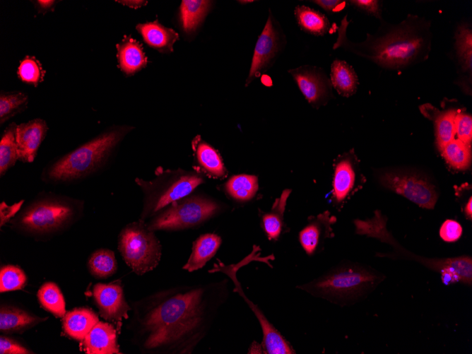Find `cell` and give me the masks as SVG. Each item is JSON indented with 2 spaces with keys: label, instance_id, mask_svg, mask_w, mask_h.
<instances>
[{
  "label": "cell",
  "instance_id": "cell-1",
  "mask_svg": "<svg viewBox=\"0 0 472 354\" xmlns=\"http://www.w3.org/2000/svg\"><path fill=\"white\" fill-rule=\"evenodd\" d=\"M228 297V281L178 285L159 294L138 321L146 350L192 353Z\"/></svg>",
  "mask_w": 472,
  "mask_h": 354
},
{
  "label": "cell",
  "instance_id": "cell-2",
  "mask_svg": "<svg viewBox=\"0 0 472 354\" xmlns=\"http://www.w3.org/2000/svg\"><path fill=\"white\" fill-rule=\"evenodd\" d=\"M132 127H112L47 164L40 179L50 184H68L88 179L107 164L112 152Z\"/></svg>",
  "mask_w": 472,
  "mask_h": 354
},
{
  "label": "cell",
  "instance_id": "cell-3",
  "mask_svg": "<svg viewBox=\"0 0 472 354\" xmlns=\"http://www.w3.org/2000/svg\"><path fill=\"white\" fill-rule=\"evenodd\" d=\"M378 279L377 274L365 267L346 264L297 288L314 297L343 305L365 295L377 285Z\"/></svg>",
  "mask_w": 472,
  "mask_h": 354
},
{
  "label": "cell",
  "instance_id": "cell-4",
  "mask_svg": "<svg viewBox=\"0 0 472 354\" xmlns=\"http://www.w3.org/2000/svg\"><path fill=\"white\" fill-rule=\"evenodd\" d=\"M81 203L67 196L43 193L12 220L15 228L33 235L61 230L79 216Z\"/></svg>",
  "mask_w": 472,
  "mask_h": 354
},
{
  "label": "cell",
  "instance_id": "cell-5",
  "mask_svg": "<svg viewBox=\"0 0 472 354\" xmlns=\"http://www.w3.org/2000/svg\"><path fill=\"white\" fill-rule=\"evenodd\" d=\"M155 178L151 180L135 179L144 194V206L140 218L143 221L172 202L188 196L204 182L205 177L196 170H163L161 167L155 170Z\"/></svg>",
  "mask_w": 472,
  "mask_h": 354
},
{
  "label": "cell",
  "instance_id": "cell-6",
  "mask_svg": "<svg viewBox=\"0 0 472 354\" xmlns=\"http://www.w3.org/2000/svg\"><path fill=\"white\" fill-rule=\"evenodd\" d=\"M360 49L366 51L357 54L369 58L375 63L388 68H399L411 64L423 55L427 42L416 30L406 26L383 37L365 41Z\"/></svg>",
  "mask_w": 472,
  "mask_h": 354
},
{
  "label": "cell",
  "instance_id": "cell-7",
  "mask_svg": "<svg viewBox=\"0 0 472 354\" xmlns=\"http://www.w3.org/2000/svg\"><path fill=\"white\" fill-rule=\"evenodd\" d=\"M164 208L146 223L149 230H178L193 228L218 214L222 210V206L205 196L188 195Z\"/></svg>",
  "mask_w": 472,
  "mask_h": 354
},
{
  "label": "cell",
  "instance_id": "cell-8",
  "mask_svg": "<svg viewBox=\"0 0 472 354\" xmlns=\"http://www.w3.org/2000/svg\"><path fill=\"white\" fill-rule=\"evenodd\" d=\"M118 249L126 264L138 275L155 268L161 257V244L141 220L126 225L118 237Z\"/></svg>",
  "mask_w": 472,
  "mask_h": 354
},
{
  "label": "cell",
  "instance_id": "cell-9",
  "mask_svg": "<svg viewBox=\"0 0 472 354\" xmlns=\"http://www.w3.org/2000/svg\"><path fill=\"white\" fill-rule=\"evenodd\" d=\"M379 181L385 188L422 208L432 209L437 201L438 194L435 186L418 173L387 171L379 175Z\"/></svg>",
  "mask_w": 472,
  "mask_h": 354
},
{
  "label": "cell",
  "instance_id": "cell-10",
  "mask_svg": "<svg viewBox=\"0 0 472 354\" xmlns=\"http://www.w3.org/2000/svg\"><path fill=\"white\" fill-rule=\"evenodd\" d=\"M93 294L101 317L114 324L119 331L122 319H128V312L131 309L121 283H98L94 286Z\"/></svg>",
  "mask_w": 472,
  "mask_h": 354
},
{
  "label": "cell",
  "instance_id": "cell-11",
  "mask_svg": "<svg viewBox=\"0 0 472 354\" xmlns=\"http://www.w3.org/2000/svg\"><path fill=\"white\" fill-rule=\"evenodd\" d=\"M281 46V33L275 25L271 14H269L266 25L255 45L252 61L246 85L258 77L269 66L278 53Z\"/></svg>",
  "mask_w": 472,
  "mask_h": 354
},
{
  "label": "cell",
  "instance_id": "cell-12",
  "mask_svg": "<svg viewBox=\"0 0 472 354\" xmlns=\"http://www.w3.org/2000/svg\"><path fill=\"white\" fill-rule=\"evenodd\" d=\"M360 183L358 159L351 151L339 156L335 161L332 181V201L342 203Z\"/></svg>",
  "mask_w": 472,
  "mask_h": 354
},
{
  "label": "cell",
  "instance_id": "cell-13",
  "mask_svg": "<svg viewBox=\"0 0 472 354\" xmlns=\"http://www.w3.org/2000/svg\"><path fill=\"white\" fill-rule=\"evenodd\" d=\"M47 130L45 120L40 118L17 125L16 139L18 160L25 163L34 161Z\"/></svg>",
  "mask_w": 472,
  "mask_h": 354
},
{
  "label": "cell",
  "instance_id": "cell-14",
  "mask_svg": "<svg viewBox=\"0 0 472 354\" xmlns=\"http://www.w3.org/2000/svg\"><path fill=\"white\" fill-rule=\"evenodd\" d=\"M336 221V217L328 211L308 218L307 223L299 232V242L309 256L320 251L325 240L333 236L332 225Z\"/></svg>",
  "mask_w": 472,
  "mask_h": 354
},
{
  "label": "cell",
  "instance_id": "cell-15",
  "mask_svg": "<svg viewBox=\"0 0 472 354\" xmlns=\"http://www.w3.org/2000/svg\"><path fill=\"white\" fill-rule=\"evenodd\" d=\"M248 259V256L244 259L239 264L232 265V275L235 286L238 288V292L241 296L244 299L247 305H249L253 312L255 314L259 322L261 325L263 340L262 346L266 353L269 354H292L295 353L294 350L290 347L286 340L278 331V330L267 320L264 314L243 293L242 288L239 286V283L237 281L235 276L237 267L243 264Z\"/></svg>",
  "mask_w": 472,
  "mask_h": 354
},
{
  "label": "cell",
  "instance_id": "cell-16",
  "mask_svg": "<svg viewBox=\"0 0 472 354\" xmlns=\"http://www.w3.org/2000/svg\"><path fill=\"white\" fill-rule=\"evenodd\" d=\"M292 75L301 93L314 106L321 105L328 96L327 82L314 69L305 66L290 69Z\"/></svg>",
  "mask_w": 472,
  "mask_h": 354
},
{
  "label": "cell",
  "instance_id": "cell-17",
  "mask_svg": "<svg viewBox=\"0 0 472 354\" xmlns=\"http://www.w3.org/2000/svg\"><path fill=\"white\" fill-rule=\"evenodd\" d=\"M194 159L196 163L195 170L211 178L222 179L227 176L228 171L218 151L199 136H196L191 143Z\"/></svg>",
  "mask_w": 472,
  "mask_h": 354
},
{
  "label": "cell",
  "instance_id": "cell-18",
  "mask_svg": "<svg viewBox=\"0 0 472 354\" xmlns=\"http://www.w3.org/2000/svg\"><path fill=\"white\" fill-rule=\"evenodd\" d=\"M117 331L112 324L99 321L83 340L86 353H120Z\"/></svg>",
  "mask_w": 472,
  "mask_h": 354
},
{
  "label": "cell",
  "instance_id": "cell-19",
  "mask_svg": "<svg viewBox=\"0 0 472 354\" xmlns=\"http://www.w3.org/2000/svg\"><path fill=\"white\" fill-rule=\"evenodd\" d=\"M116 47L119 67L126 75L131 76L146 66L147 57L141 45L131 36L125 35Z\"/></svg>",
  "mask_w": 472,
  "mask_h": 354
},
{
  "label": "cell",
  "instance_id": "cell-20",
  "mask_svg": "<svg viewBox=\"0 0 472 354\" xmlns=\"http://www.w3.org/2000/svg\"><path fill=\"white\" fill-rule=\"evenodd\" d=\"M136 28L146 44L160 52H172L174 43L179 39L175 30L165 27L158 20L139 23Z\"/></svg>",
  "mask_w": 472,
  "mask_h": 354
},
{
  "label": "cell",
  "instance_id": "cell-21",
  "mask_svg": "<svg viewBox=\"0 0 472 354\" xmlns=\"http://www.w3.org/2000/svg\"><path fill=\"white\" fill-rule=\"evenodd\" d=\"M221 241L220 237L215 233L199 236L193 243L191 253L183 269L191 272L203 268L216 254Z\"/></svg>",
  "mask_w": 472,
  "mask_h": 354
},
{
  "label": "cell",
  "instance_id": "cell-22",
  "mask_svg": "<svg viewBox=\"0 0 472 354\" xmlns=\"http://www.w3.org/2000/svg\"><path fill=\"white\" fill-rule=\"evenodd\" d=\"M292 190L285 189L276 199L271 208L261 216V227L269 240L276 241L284 229V213Z\"/></svg>",
  "mask_w": 472,
  "mask_h": 354
},
{
  "label": "cell",
  "instance_id": "cell-23",
  "mask_svg": "<svg viewBox=\"0 0 472 354\" xmlns=\"http://www.w3.org/2000/svg\"><path fill=\"white\" fill-rule=\"evenodd\" d=\"M98 321V316L90 309H74L64 316L63 328L71 338L83 341Z\"/></svg>",
  "mask_w": 472,
  "mask_h": 354
},
{
  "label": "cell",
  "instance_id": "cell-24",
  "mask_svg": "<svg viewBox=\"0 0 472 354\" xmlns=\"http://www.w3.org/2000/svg\"><path fill=\"white\" fill-rule=\"evenodd\" d=\"M444 283L449 284L459 281L471 285L472 259L470 256H459L444 259L438 269Z\"/></svg>",
  "mask_w": 472,
  "mask_h": 354
},
{
  "label": "cell",
  "instance_id": "cell-25",
  "mask_svg": "<svg viewBox=\"0 0 472 354\" xmlns=\"http://www.w3.org/2000/svg\"><path fill=\"white\" fill-rule=\"evenodd\" d=\"M223 189L232 199L239 202L252 200L259 190L256 176L241 174L232 176L224 184Z\"/></svg>",
  "mask_w": 472,
  "mask_h": 354
},
{
  "label": "cell",
  "instance_id": "cell-26",
  "mask_svg": "<svg viewBox=\"0 0 472 354\" xmlns=\"http://www.w3.org/2000/svg\"><path fill=\"white\" fill-rule=\"evenodd\" d=\"M211 1L184 0L179 7V18L184 31L191 34L196 31L211 8Z\"/></svg>",
  "mask_w": 472,
  "mask_h": 354
},
{
  "label": "cell",
  "instance_id": "cell-27",
  "mask_svg": "<svg viewBox=\"0 0 472 354\" xmlns=\"http://www.w3.org/2000/svg\"><path fill=\"white\" fill-rule=\"evenodd\" d=\"M333 86L342 96L349 97L357 90L358 80L353 67L345 61L336 59L331 67Z\"/></svg>",
  "mask_w": 472,
  "mask_h": 354
},
{
  "label": "cell",
  "instance_id": "cell-28",
  "mask_svg": "<svg viewBox=\"0 0 472 354\" xmlns=\"http://www.w3.org/2000/svg\"><path fill=\"white\" fill-rule=\"evenodd\" d=\"M294 13L298 25L307 33L320 36L330 29L328 18L318 11L306 6H297Z\"/></svg>",
  "mask_w": 472,
  "mask_h": 354
},
{
  "label": "cell",
  "instance_id": "cell-29",
  "mask_svg": "<svg viewBox=\"0 0 472 354\" xmlns=\"http://www.w3.org/2000/svg\"><path fill=\"white\" fill-rule=\"evenodd\" d=\"M42 320L17 308L2 307L0 310V329L4 332L20 331Z\"/></svg>",
  "mask_w": 472,
  "mask_h": 354
},
{
  "label": "cell",
  "instance_id": "cell-30",
  "mask_svg": "<svg viewBox=\"0 0 472 354\" xmlns=\"http://www.w3.org/2000/svg\"><path fill=\"white\" fill-rule=\"evenodd\" d=\"M17 125L11 122L4 131L0 141V177H4L18 160L16 131Z\"/></svg>",
  "mask_w": 472,
  "mask_h": 354
},
{
  "label": "cell",
  "instance_id": "cell-31",
  "mask_svg": "<svg viewBox=\"0 0 472 354\" xmlns=\"http://www.w3.org/2000/svg\"><path fill=\"white\" fill-rule=\"evenodd\" d=\"M445 160L456 170L467 169L471 161L470 144L454 138L441 151Z\"/></svg>",
  "mask_w": 472,
  "mask_h": 354
},
{
  "label": "cell",
  "instance_id": "cell-32",
  "mask_svg": "<svg viewBox=\"0 0 472 354\" xmlns=\"http://www.w3.org/2000/svg\"><path fill=\"white\" fill-rule=\"evenodd\" d=\"M42 305L54 315L64 317L66 314L65 302L58 286L51 282L44 283L37 293Z\"/></svg>",
  "mask_w": 472,
  "mask_h": 354
},
{
  "label": "cell",
  "instance_id": "cell-33",
  "mask_svg": "<svg viewBox=\"0 0 472 354\" xmlns=\"http://www.w3.org/2000/svg\"><path fill=\"white\" fill-rule=\"evenodd\" d=\"M88 266L96 277L107 278L115 273L117 269L114 254L107 249L95 251L90 256Z\"/></svg>",
  "mask_w": 472,
  "mask_h": 354
},
{
  "label": "cell",
  "instance_id": "cell-34",
  "mask_svg": "<svg viewBox=\"0 0 472 354\" xmlns=\"http://www.w3.org/2000/svg\"><path fill=\"white\" fill-rule=\"evenodd\" d=\"M28 95L22 92H1L0 94V124L23 112L28 107Z\"/></svg>",
  "mask_w": 472,
  "mask_h": 354
},
{
  "label": "cell",
  "instance_id": "cell-35",
  "mask_svg": "<svg viewBox=\"0 0 472 354\" xmlns=\"http://www.w3.org/2000/svg\"><path fill=\"white\" fill-rule=\"evenodd\" d=\"M456 110L442 112L435 119L436 145L441 151L455 136Z\"/></svg>",
  "mask_w": 472,
  "mask_h": 354
},
{
  "label": "cell",
  "instance_id": "cell-36",
  "mask_svg": "<svg viewBox=\"0 0 472 354\" xmlns=\"http://www.w3.org/2000/svg\"><path fill=\"white\" fill-rule=\"evenodd\" d=\"M26 281V276L19 267L13 265H7L1 269V293L20 290L25 286Z\"/></svg>",
  "mask_w": 472,
  "mask_h": 354
},
{
  "label": "cell",
  "instance_id": "cell-37",
  "mask_svg": "<svg viewBox=\"0 0 472 354\" xmlns=\"http://www.w3.org/2000/svg\"><path fill=\"white\" fill-rule=\"evenodd\" d=\"M456 51L462 68L471 72L472 33L467 28H460L456 35Z\"/></svg>",
  "mask_w": 472,
  "mask_h": 354
},
{
  "label": "cell",
  "instance_id": "cell-38",
  "mask_svg": "<svg viewBox=\"0 0 472 354\" xmlns=\"http://www.w3.org/2000/svg\"><path fill=\"white\" fill-rule=\"evenodd\" d=\"M18 74L22 81L37 86L43 81L45 71L37 59L33 57H26L20 61Z\"/></svg>",
  "mask_w": 472,
  "mask_h": 354
},
{
  "label": "cell",
  "instance_id": "cell-39",
  "mask_svg": "<svg viewBox=\"0 0 472 354\" xmlns=\"http://www.w3.org/2000/svg\"><path fill=\"white\" fill-rule=\"evenodd\" d=\"M455 135L460 141L470 144L472 139V117L470 114L457 112L455 118Z\"/></svg>",
  "mask_w": 472,
  "mask_h": 354
},
{
  "label": "cell",
  "instance_id": "cell-40",
  "mask_svg": "<svg viewBox=\"0 0 472 354\" xmlns=\"http://www.w3.org/2000/svg\"><path fill=\"white\" fill-rule=\"evenodd\" d=\"M462 232L463 229L459 223L454 220H447L440 227L439 236L445 242H455L461 237Z\"/></svg>",
  "mask_w": 472,
  "mask_h": 354
},
{
  "label": "cell",
  "instance_id": "cell-41",
  "mask_svg": "<svg viewBox=\"0 0 472 354\" xmlns=\"http://www.w3.org/2000/svg\"><path fill=\"white\" fill-rule=\"evenodd\" d=\"M0 353L1 354H26L30 352L15 341L1 336L0 338Z\"/></svg>",
  "mask_w": 472,
  "mask_h": 354
},
{
  "label": "cell",
  "instance_id": "cell-42",
  "mask_svg": "<svg viewBox=\"0 0 472 354\" xmlns=\"http://www.w3.org/2000/svg\"><path fill=\"white\" fill-rule=\"evenodd\" d=\"M24 200L22 199L18 202L8 206L5 201H2L0 204V226L2 227L8 223L12 218L16 216V214L20 211Z\"/></svg>",
  "mask_w": 472,
  "mask_h": 354
},
{
  "label": "cell",
  "instance_id": "cell-43",
  "mask_svg": "<svg viewBox=\"0 0 472 354\" xmlns=\"http://www.w3.org/2000/svg\"><path fill=\"white\" fill-rule=\"evenodd\" d=\"M350 4L367 13L379 17V7L377 1L374 0H355L350 1Z\"/></svg>",
  "mask_w": 472,
  "mask_h": 354
},
{
  "label": "cell",
  "instance_id": "cell-44",
  "mask_svg": "<svg viewBox=\"0 0 472 354\" xmlns=\"http://www.w3.org/2000/svg\"><path fill=\"white\" fill-rule=\"evenodd\" d=\"M313 2L329 13L342 9L345 4V1L341 0H316Z\"/></svg>",
  "mask_w": 472,
  "mask_h": 354
},
{
  "label": "cell",
  "instance_id": "cell-45",
  "mask_svg": "<svg viewBox=\"0 0 472 354\" xmlns=\"http://www.w3.org/2000/svg\"><path fill=\"white\" fill-rule=\"evenodd\" d=\"M37 8L39 10V12H46L49 11L54 7L55 4L54 1H36Z\"/></svg>",
  "mask_w": 472,
  "mask_h": 354
},
{
  "label": "cell",
  "instance_id": "cell-46",
  "mask_svg": "<svg viewBox=\"0 0 472 354\" xmlns=\"http://www.w3.org/2000/svg\"><path fill=\"white\" fill-rule=\"evenodd\" d=\"M118 2L122 3L124 5H126L131 8H138L143 5H145L147 1H118Z\"/></svg>",
  "mask_w": 472,
  "mask_h": 354
},
{
  "label": "cell",
  "instance_id": "cell-47",
  "mask_svg": "<svg viewBox=\"0 0 472 354\" xmlns=\"http://www.w3.org/2000/svg\"><path fill=\"white\" fill-rule=\"evenodd\" d=\"M464 213L466 218L471 220L472 218V198L469 197L468 202L464 207Z\"/></svg>",
  "mask_w": 472,
  "mask_h": 354
},
{
  "label": "cell",
  "instance_id": "cell-48",
  "mask_svg": "<svg viewBox=\"0 0 472 354\" xmlns=\"http://www.w3.org/2000/svg\"><path fill=\"white\" fill-rule=\"evenodd\" d=\"M239 1L242 4H244V3L247 4V3L252 2V1Z\"/></svg>",
  "mask_w": 472,
  "mask_h": 354
}]
</instances>
